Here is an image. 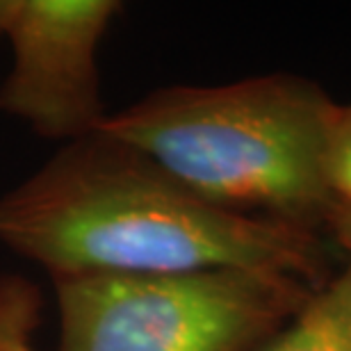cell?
<instances>
[{"mask_svg": "<svg viewBox=\"0 0 351 351\" xmlns=\"http://www.w3.org/2000/svg\"><path fill=\"white\" fill-rule=\"evenodd\" d=\"M0 242L51 280L251 269L319 287L333 276L324 237L210 206L101 130L0 196Z\"/></svg>", "mask_w": 351, "mask_h": 351, "instance_id": "obj_1", "label": "cell"}, {"mask_svg": "<svg viewBox=\"0 0 351 351\" xmlns=\"http://www.w3.org/2000/svg\"><path fill=\"white\" fill-rule=\"evenodd\" d=\"M335 105L315 80L269 73L158 89L108 114L101 132L210 206L324 237L322 153Z\"/></svg>", "mask_w": 351, "mask_h": 351, "instance_id": "obj_2", "label": "cell"}, {"mask_svg": "<svg viewBox=\"0 0 351 351\" xmlns=\"http://www.w3.org/2000/svg\"><path fill=\"white\" fill-rule=\"evenodd\" d=\"M55 351H256L317 287L274 271L55 278Z\"/></svg>", "mask_w": 351, "mask_h": 351, "instance_id": "obj_3", "label": "cell"}, {"mask_svg": "<svg viewBox=\"0 0 351 351\" xmlns=\"http://www.w3.org/2000/svg\"><path fill=\"white\" fill-rule=\"evenodd\" d=\"M121 12L117 0H0L12 58L0 112L62 146L96 135L110 114L98 51Z\"/></svg>", "mask_w": 351, "mask_h": 351, "instance_id": "obj_4", "label": "cell"}, {"mask_svg": "<svg viewBox=\"0 0 351 351\" xmlns=\"http://www.w3.org/2000/svg\"><path fill=\"white\" fill-rule=\"evenodd\" d=\"M256 351H351V261Z\"/></svg>", "mask_w": 351, "mask_h": 351, "instance_id": "obj_5", "label": "cell"}, {"mask_svg": "<svg viewBox=\"0 0 351 351\" xmlns=\"http://www.w3.org/2000/svg\"><path fill=\"white\" fill-rule=\"evenodd\" d=\"M324 235L351 261V103L335 105L322 153Z\"/></svg>", "mask_w": 351, "mask_h": 351, "instance_id": "obj_6", "label": "cell"}, {"mask_svg": "<svg viewBox=\"0 0 351 351\" xmlns=\"http://www.w3.org/2000/svg\"><path fill=\"white\" fill-rule=\"evenodd\" d=\"M41 319V287L19 274L0 276V351H37Z\"/></svg>", "mask_w": 351, "mask_h": 351, "instance_id": "obj_7", "label": "cell"}]
</instances>
